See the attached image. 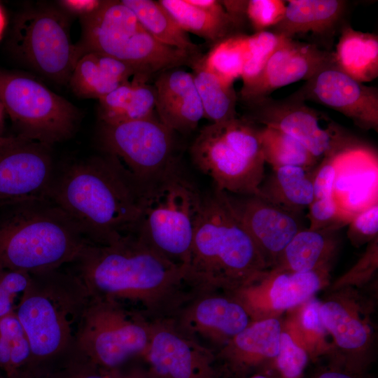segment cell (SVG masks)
<instances>
[{
  "label": "cell",
  "instance_id": "1",
  "mask_svg": "<svg viewBox=\"0 0 378 378\" xmlns=\"http://www.w3.org/2000/svg\"><path fill=\"white\" fill-rule=\"evenodd\" d=\"M72 263L90 297L129 302L150 321L170 318L191 290L183 267L134 234L89 243Z\"/></svg>",
  "mask_w": 378,
  "mask_h": 378
},
{
  "label": "cell",
  "instance_id": "2",
  "mask_svg": "<svg viewBox=\"0 0 378 378\" xmlns=\"http://www.w3.org/2000/svg\"><path fill=\"white\" fill-rule=\"evenodd\" d=\"M141 190L116 160L104 153L57 170L51 200L91 243L108 244L134 234Z\"/></svg>",
  "mask_w": 378,
  "mask_h": 378
},
{
  "label": "cell",
  "instance_id": "3",
  "mask_svg": "<svg viewBox=\"0 0 378 378\" xmlns=\"http://www.w3.org/2000/svg\"><path fill=\"white\" fill-rule=\"evenodd\" d=\"M270 271L224 191L204 195L202 212L185 269L191 289L239 293Z\"/></svg>",
  "mask_w": 378,
  "mask_h": 378
},
{
  "label": "cell",
  "instance_id": "4",
  "mask_svg": "<svg viewBox=\"0 0 378 378\" xmlns=\"http://www.w3.org/2000/svg\"><path fill=\"white\" fill-rule=\"evenodd\" d=\"M90 242L50 199L0 204V266L29 274L72 263Z\"/></svg>",
  "mask_w": 378,
  "mask_h": 378
},
{
  "label": "cell",
  "instance_id": "5",
  "mask_svg": "<svg viewBox=\"0 0 378 378\" xmlns=\"http://www.w3.org/2000/svg\"><path fill=\"white\" fill-rule=\"evenodd\" d=\"M15 310L31 358L24 370L41 371L76 347V335L90 295L80 280L59 269L31 274Z\"/></svg>",
  "mask_w": 378,
  "mask_h": 378
},
{
  "label": "cell",
  "instance_id": "6",
  "mask_svg": "<svg viewBox=\"0 0 378 378\" xmlns=\"http://www.w3.org/2000/svg\"><path fill=\"white\" fill-rule=\"evenodd\" d=\"M79 20L81 34L75 43L78 60L88 52L101 53L130 66L135 75L150 79L165 70L191 67L202 55H193L157 41L121 1H104L97 10Z\"/></svg>",
  "mask_w": 378,
  "mask_h": 378
},
{
  "label": "cell",
  "instance_id": "7",
  "mask_svg": "<svg viewBox=\"0 0 378 378\" xmlns=\"http://www.w3.org/2000/svg\"><path fill=\"white\" fill-rule=\"evenodd\" d=\"M204 195L178 161L141 192V214L134 234L164 258L188 264Z\"/></svg>",
  "mask_w": 378,
  "mask_h": 378
},
{
  "label": "cell",
  "instance_id": "8",
  "mask_svg": "<svg viewBox=\"0 0 378 378\" xmlns=\"http://www.w3.org/2000/svg\"><path fill=\"white\" fill-rule=\"evenodd\" d=\"M258 130L244 118L204 126L190 147L193 164L218 190L237 195L257 194L265 163Z\"/></svg>",
  "mask_w": 378,
  "mask_h": 378
},
{
  "label": "cell",
  "instance_id": "9",
  "mask_svg": "<svg viewBox=\"0 0 378 378\" xmlns=\"http://www.w3.org/2000/svg\"><path fill=\"white\" fill-rule=\"evenodd\" d=\"M73 19L55 2L27 4L13 18L8 40L12 55L30 74L68 85L78 61L71 37Z\"/></svg>",
  "mask_w": 378,
  "mask_h": 378
},
{
  "label": "cell",
  "instance_id": "10",
  "mask_svg": "<svg viewBox=\"0 0 378 378\" xmlns=\"http://www.w3.org/2000/svg\"><path fill=\"white\" fill-rule=\"evenodd\" d=\"M0 99L17 136L50 146L71 138L80 122L76 106L29 72L0 68Z\"/></svg>",
  "mask_w": 378,
  "mask_h": 378
},
{
  "label": "cell",
  "instance_id": "11",
  "mask_svg": "<svg viewBox=\"0 0 378 378\" xmlns=\"http://www.w3.org/2000/svg\"><path fill=\"white\" fill-rule=\"evenodd\" d=\"M153 321L117 300L90 297L76 335V347L106 371L143 358Z\"/></svg>",
  "mask_w": 378,
  "mask_h": 378
},
{
  "label": "cell",
  "instance_id": "12",
  "mask_svg": "<svg viewBox=\"0 0 378 378\" xmlns=\"http://www.w3.org/2000/svg\"><path fill=\"white\" fill-rule=\"evenodd\" d=\"M173 131L153 114L118 124L100 123L99 141L141 190L178 161Z\"/></svg>",
  "mask_w": 378,
  "mask_h": 378
},
{
  "label": "cell",
  "instance_id": "13",
  "mask_svg": "<svg viewBox=\"0 0 378 378\" xmlns=\"http://www.w3.org/2000/svg\"><path fill=\"white\" fill-rule=\"evenodd\" d=\"M244 103L249 113L244 118L287 134L319 160L364 146L337 122L293 94L283 99L268 96Z\"/></svg>",
  "mask_w": 378,
  "mask_h": 378
},
{
  "label": "cell",
  "instance_id": "14",
  "mask_svg": "<svg viewBox=\"0 0 378 378\" xmlns=\"http://www.w3.org/2000/svg\"><path fill=\"white\" fill-rule=\"evenodd\" d=\"M182 334L218 351L253 321L234 293L192 289L169 318Z\"/></svg>",
  "mask_w": 378,
  "mask_h": 378
},
{
  "label": "cell",
  "instance_id": "15",
  "mask_svg": "<svg viewBox=\"0 0 378 378\" xmlns=\"http://www.w3.org/2000/svg\"><path fill=\"white\" fill-rule=\"evenodd\" d=\"M57 172L52 146L12 136L0 145V204L50 199Z\"/></svg>",
  "mask_w": 378,
  "mask_h": 378
},
{
  "label": "cell",
  "instance_id": "16",
  "mask_svg": "<svg viewBox=\"0 0 378 378\" xmlns=\"http://www.w3.org/2000/svg\"><path fill=\"white\" fill-rule=\"evenodd\" d=\"M143 358L155 378H225L216 351L180 332L169 318L153 321Z\"/></svg>",
  "mask_w": 378,
  "mask_h": 378
},
{
  "label": "cell",
  "instance_id": "17",
  "mask_svg": "<svg viewBox=\"0 0 378 378\" xmlns=\"http://www.w3.org/2000/svg\"><path fill=\"white\" fill-rule=\"evenodd\" d=\"M293 95L310 100L337 111L363 130L378 131V90L363 85L329 64Z\"/></svg>",
  "mask_w": 378,
  "mask_h": 378
},
{
  "label": "cell",
  "instance_id": "18",
  "mask_svg": "<svg viewBox=\"0 0 378 378\" xmlns=\"http://www.w3.org/2000/svg\"><path fill=\"white\" fill-rule=\"evenodd\" d=\"M362 302L352 290H343L321 302L320 316L339 350L335 362L364 370L374 335L369 309Z\"/></svg>",
  "mask_w": 378,
  "mask_h": 378
},
{
  "label": "cell",
  "instance_id": "19",
  "mask_svg": "<svg viewBox=\"0 0 378 378\" xmlns=\"http://www.w3.org/2000/svg\"><path fill=\"white\" fill-rule=\"evenodd\" d=\"M227 195L270 270L294 236L306 228L301 214L277 206L258 194L237 197Z\"/></svg>",
  "mask_w": 378,
  "mask_h": 378
},
{
  "label": "cell",
  "instance_id": "20",
  "mask_svg": "<svg viewBox=\"0 0 378 378\" xmlns=\"http://www.w3.org/2000/svg\"><path fill=\"white\" fill-rule=\"evenodd\" d=\"M333 62L332 52L282 36L260 76L249 85L241 88L240 98L247 102L268 97L278 88L309 80L323 66Z\"/></svg>",
  "mask_w": 378,
  "mask_h": 378
},
{
  "label": "cell",
  "instance_id": "21",
  "mask_svg": "<svg viewBox=\"0 0 378 378\" xmlns=\"http://www.w3.org/2000/svg\"><path fill=\"white\" fill-rule=\"evenodd\" d=\"M282 332L274 317L253 321L216 351L225 378H243L272 365L279 350Z\"/></svg>",
  "mask_w": 378,
  "mask_h": 378
},
{
  "label": "cell",
  "instance_id": "22",
  "mask_svg": "<svg viewBox=\"0 0 378 378\" xmlns=\"http://www.w3.org/2000/svg\"><path fill=\"white\" fill-rule=\"evenodd\" d=\"M330 267L308 272L270 270L259 281L237 294L252 318L258 307L270 312H280L310 299L327 281Z\"/></svg>",
  "mask_w": 378,
  "mask_h": 378
},
{
  "label": "cell",
  "instance_id": "23",
  "mask_svg": "<svg viewBox=\"0 0 378 378\" xmlns=\"http://www.w3.org/2000/svg\"><path fill=\"white\" fill-rule=\"evenodd\" d=\"M332 197L352 216L378 203L377 157L372 150L363 146L342 153Z\"/></svg>",
  "mask_w": 378,
  "mask_h": 378
},
{
  "label": "cell",
  "instance_id": "24",
  "mask_svg": "<svg viewBox=\"0 0 378 378\" xmlns=\"http://www.w3.org/2000/svg\"><path fill=\"white\" fill-rule=\"evenodd\" d=\"M154 87L155 111L160 120L173 132H188L204 117L192 73L180 67L160 72Z\"/></svg>",
  "mask_w": 378,
  "mask_h": 378
},
{
  "label": "cell",
  "instance_id": "25",
  "mask_svg": "<svg viewBox=\"0 0 378 378\" xmlns=\"http://www.w3.org/2000/svg\"><path fill=\"white\" fill-rule=\"evenodd\" d=\"M135 74V71L122 62L91 52L76 62L68 86L80 98L99 100Z\"/></svg>",
  "mask_w": 378,
  "mask_h": 378
},
{
  "label": "cell",
  "instance_id": "26",
  "mask_svg": "<svg viewBox=\"0 0 378 378\" xmlns=\"http://www.w3.org/2000/svg\"><path fill=\"white\" fill-rule=\"evenodd\" d=\"M338 230H312L307 227L298 232L270 270L308 272L330 267L338 246Z\"/></svg>",
  "mask_w": 378,
  "mask_h": 378
},
{
  "label": "cell",
  "instance_id": "27",
  "mask_svg": "<svg viewBox=\"0 0 378 378\" xmlns=\"http://www.w3.org/2000/svg\"><path fill=\"white\" fill-rule=\"evenodd\" d=\"M149 79L132 77L99 99L100 123L118 124L148 118L155 114V90Z\"/></svg>",
  "mask_w": 378,
  "mask_h": 378
},
{
  "label": "cell",
  "instance_id": "28",
  "mask_svg": "<svg viewBox=\"0 0 378 378\" xmlns=\"http://www.w3.org/2000/svg\"><path fill=\"white\" fill-rule=\"evenodd\" d=\"M282 20L274 32L293 38L296 34H322L332 30L341 19L346 1L341 0H289Z\"/></svg>",
  "mask_w": 378,
  "mask_h": 378
},
{
  "label": "cell",
  "instance_id": "29",
  "mask_svg": "<svg viewBox=\"0 0 378 378\" xmlns=\"http://www.w3.org/2000/svg\"><path fill=\"white\" fill-rule=\"evenodd\" d=\"M314 169L300 166L272 168L264 177L258 195L288 211L302 214L314 199Z\"/></svg>",
  "mask_w": 378,
  "mask_h": 378
},
{
  "label": "cell",
  "instance_id": "30",
  "mask_svg": "<svg viewBox=\"0 0 378 378\" xmlns=\"http://www.w3.org/2000/svg\"><path fill=\"white\" fill-rule=\"evenodd\" d=\"M335 63L343 72L360 83L378 76V37L344 25L336 46Z\"/></svg>",
  "mask_w": 378,
  "mask_h": 378
},
{
  "label": "cell",
  "instance_id": "31",
  "mask_svg": "<svg viewBox=\"0 0 378 378\" xmlns=\"http://www.w3.org/2000/svg\"><path fill=\"white\" fill-rule=\"evenodd\" d=\"M158 2L183 31L214 45L237 34L234 30L241 25L228 13H212L190 4L188 0H159Z\"/></svg>",
  "mask_w": 378,
  "mask_h": 378
},
{
  "label": "cell",
  "instance_id": "32",
  "mask_svg": "<svg viewBox=\"0 0 378 378\" xmlns=\"http://www.w3.org/2000/svg\"><path fill=\"white\" fill-rule=\"evenodd\" d=\"M136 16L146 31L157 41L167 46L191 55H202L200 47L192 42L171 15L153 0H122Z\"/></svg>",
  "mask_w": 378,
  "mask_h": 378
},
{
  "label": "cell",
  "instance_id": "33",
  "mask_svg": "<svg viewBox=\"0 0 378 378\" xmlns=\"http://www.w3.org/2000/svg\"><path fill=\"white\" fill-rule=\"evenodd\" d=\"M204 117L212 123L237 118V94L233 84L224 82L205 66L202 55L191 66Z\"/></svg>",
  "mask_w": 378,
  "mask_h": 378
},
{
  "label": "cell",
  "instance_id": "34",
  "mask_svg": "<svg viewBox=\"0 0 378 378\" xmlns=\"http://www.w3.org/2000/svg\"><path fill=\"white\" fill-rule=\"evenodd\" d=\"M258 134L265 162L272 168L300 166L313 169L318 164L319 160L287 134L269 127H259Z\"/></svg>",
  "mask_w": 378,
  "mask_h": 378
},
{
  "label": "cell",
  "instance_id": "35",
  "mask_svg": "<svg viewBox=\"0 0 378 378\" xmlns=\"http://www.w3.org/2000/svg\"><path fill=\"white\" fill-rule=\"evenodd\" d=\"M31 358L30 345L15 312L0 318V369L10 375L26 369Z\"/></svg>",
  "mask_w": 378,
  "mask_h": 378
},
{
  "label": "cell",
  "instance_id": "36",
  "mask_svg": "<svg viewBox=\"0 0 378 378\" xmlns=\"http://www.w3.org/2000/svg\"><path fill=\"white\" fill-rule=\"evenodd\" d=\"M245 35L237 34L214 45L204 55L206 67L224 82L233 84L241 77Z\"/></svg>",
  "mask_w": 378,
  "mask_h": 378
},
{
  "label": "cell",
  "instance_id": "37",
  "mask_svg": "<svg viewBox=\"0 0 378 378\" xmlns=\"http://www.w3.org/2000/svg\"><path fill=\"white\" fill-rule=\"evenodd\" d=\"M281 38V35L266 30L249 36L245 35L241 75L242 88L249 85L260 76L269 59L278 48Z\"/></svg>",
  "mask_w": 378,
  "mask_h": 378
},
{
  "label": "cell",
  "instance_id": "38",
  "mask_svg": "<svg viewBox=\"0 0 378 378\" xmlns=\"http://www.w3.org/2000/svg\"><path fill=\"white\" fill-rule=\"evenodd\" d=\"M34 378H111L76 347L49 367L31 374Z\"/></svg>",
  "mask_w": 378,
  "mask_h": 378
},
{
  "label": "cell",
  "instance_id": "39",
  "mask_svg": "<svg viewBox=\"0 0 378 378\" xmlns=\"http://www.w3.org/2000/svg\"><path fill=\"white\" fill-rule=\"evenodd\" d=\"M309 355L287 332L280 336L279 350L271 365L277 378H302L308 364Z\"/></svg>",
  "mask_w": 378,
  "mask_h": 378
},
{
  "label": "cell",
  "instance_id": "40",
  "mask_svg": "<svg viewBox=\"0 0 378 378\" xmlns=\"http://www.w3.org/2000/svg\"><path fill=\"white\" fill-rule=\"evenodd\" d=\"M307 218L312 230H339L347 225L353 216L344 211L332 197L314 199L307 208Z\"/></svg>",
  "mask_w": 378,
  "mask_h": 378
},
{
  "label": "cell",
  "instance_id": "41",
  "mask_svg": "<svg viewBox=\"0 0 378 378\" xmlns=\"http://www.w3.org/2000/svg\"><path fill=\"white\" fill-rule=\"evenodd\" d=\"M286 7V1L281 0H249L246 16L258 32L276 25L282 20Z\"/></svg>",
  "mask_w": 378,
  "mask_h": 378
},
{
  "label": "cell",
  "instance_id": "42",
  "mask_svg": "<svg viewBox=\"0 0 378 378\" xmlns=\"http://www.w3.org/2000/svg\"><path fill=\"white\" fill-rule=\"evenodd\" d=\"M31 274L0 266V318L14 312L13 302L31 281Z\"/></svg>",
  "mask_w": 378,
  "mask_h": 378
},
{
  "label": "cell",
  "instance_id": "43",
  "mask_svg": "<svg viewBox=\"0 0 378 378\" xmlns=\"http://www.w3.org/2000/svg\"><path fill=\"white\" fill-rule=\"evenodd\" d=\"M347 237L360 246L378 237V203L356 214L348 224Z\"/></svg>",
  "mask_w": 378,
  "mask_h": 378
},
{
  "label": "cell",
  "instance_id": "44",
  "mask_svg": "<svg viewBox=\"0 0 378 378\" xmlns=\"http://www.w3.org/2000/svg\"><path fill=\"white\" fill-rule=\"evenodd\" d=\"M344 151L322 159L321 162L314 168L313 176L314 199L332 196L334 182L342 153Z\"/></svg>",
  "mask_w": 378,
  "mask_h": 378
},
{
  "label": "cell",
  "instance_id": "45",
  "mask_svg": "<svg viewBox=\"0 0 378 378\" xmlns=\"http://www.w3.org/2000/svg\"><path fill=\"white\" fill-rule=\"evenodd\" d=\"M377 252L378 237L369 243L365 253L356 265L340 279V286L370 276L377 268Z\"/></svg>",
  "mask_w": 378,
  "mask_h": 378
},
{
  "label": "cell",
  "instance_id": "46",
  "mask_svg": "<svg viewBox=\"0 0 378 378\" xmlns=\"http://www.w3.org/2000/svg\"><path fill=\"white\" fill-rule=\"evenodd\" d=\"M321 302L316 299H310L302 307L300 314V324L302 330L306 332L321 335L324 328L320 316Z\"/></svg>",
  "mask_w": 378,
  "mask_h": 378
},
{
  "label": "cell",
  "instance_id": "47",
  "mask_svg": "<svg viewBox=\"0 0 378 378\" xmlns=\"http://www.w3.org/2000/svg\"><path fill=\"white\" fill-rule=\"evenodd\" d=\"M57 5L72 18L88 16L97 10L102 5V0H60Z\"/></svg>",
  "mask_w": 378,
  "mask_h": 378
},
{
  "label": "cell",
  "instance_id": "48",
  "mask_svg": "<svg viewBox=\"0 0 378 378\" xmlns=\"http://www.w3.org/2000/svg\"><path fill=\"white\" fill-rule=\"evenodd\" d=\"M313 378H368L364 370L352 368L335 362L318 372Z\"/></svg>",
  "mask_w": 378,
  "mask_h": 378
},
{
  "label": "cell",
  "instance_id": "49",
  "mask_svg": "<svg viewBox=\"0 0 378 378\" xmlns=\"http://www.w3.org/2000/svg\"><path fill=\"white\" fill-rule=\"evenodd\" d=\"M111 378H155L147 367L132 366L128 368L124 366L109 371Z\"/></svg>",
  "mask_w": 378,
  "mask_h": 378
},
{
  "label": "cell",
  "instance_id": "50",
  "mask_svg": "<svg viewBox=\"0 0 378 378\" xmlns=\"http://www.w3.org/2000/svg\"><path fill=\"white\" fill-rule=\"evenodd\" d=\"M248 1H220L226 12L239 24L246 16Z\"/></svg>",
  "mask_w": 378,
  "mask_h": 378
},
{
  "label": "cell",
  "instance_id": "51",
  "mask_svg": "<svg viewBox=\"0 0 378 378\" xmlns=\"http://www.w3.org/2000/svg\"><path fill=\"white\" fill-rule=\"evenodd\" d=\"M243 378H277L275 374H270L267 371L261 370L253 374H251L248 376H246Z\"/></svg>",
  "mask_w": 378,
  "mask_h": 378
},
{
  "label": "cell",
  "instance_id": "52",
  "mask_svg": "<svg viewBox=\"0 0 378 378\" xmlns=\"http://www.w3.org/2000/svg\"><path fill=\"white\" fill-rule=\"evenodd\" d=\"M5 378H34L27 370L18 371L10 375L5 376Z\"/></svg>",
  "mask_w": 378,
  "mask_h": 378
},
{
  "label": "cell",
  "instance_id": "53",
  "mask_svg": "<svg viewBox=\"0 0 378 378\" xmlns=\"http://www.w3.org/2000/svg\"><path fill=\"white\" fill-rule=\"evenodd\" d=\"M6 25V18L4 10L0 4V40L2 38Z\"/></svg>",
  "mask_w": 378,
  "mask_h": 378
},
{
  "label": "cell",
  "instance_id": "54",
  "mask_svg": "<svg viewBox=\"0 0 378 378\" xmlns=\"http://www.w3.org/2000/svg\"><path fill=\"white\" fill-rule=\"evenodd\" d=\"M5 114H6V111H5L4 105L0 99V136H2L1 132L4 127Z\"/></svg>",
  "mask_w": 378,
  "mask_h": 378
},
{
  "label": "cell",
  "instance_id": "55",
  "mask_svg": "<svg viewBox=\"0 0 378 378\" xmlns=\"http://www.w3.org/2000/svg\"><path fill=\"white\" fill-rule=\"evenodd\" d=\"M12 136H0V145L5 144L8 141Z\"/></svg>",
  "mask_w": 378,
  "mask_h": 378
},
{
  "label": "cell",
  "instance_id": "56",
  "mask_svg": "<svg viewBox=\"0 0 378 378\" xmlns=\"http://www.w3.org/2000/svg\"><path fill=\"white\" fill-rule=\"evenodd\" d=\"M0 378H5V377H2V376L0 374Z\"/></svg>",
  "mask_w": 378,
  "mask_h": 378
}]
</instances>
